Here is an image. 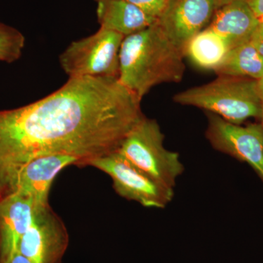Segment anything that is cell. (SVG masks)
Masks as SVG:
<instances>
[{"label":"cell","instance_id":"obj_2","mask_svg":"<svg viewBox=\"0 0 263 263\" xmlns=\"http://www.w3.org/2000/svg\"><path fill=\"white\" fill-rule=\"evenodd\" d=\"M183 57V52L170 41L156 22L124 37L118 79L142 100L157 85L182 81Z\"/></svg>","mask_w":263,"mask_h":263},{"label":"cell","instance_id":"obj_6","mask_svg":"<svg viewBox=\"0 0 263 263\" xmlns=\"http://www.w3.org/2000/svg\"><path fill=\"white\" fill-rule=\"evenodd\" d=\"M113 181L116 193L143 207L164 209L172 201L174 190L162 186L133 165L119 152H114L89 162Z\"/></svg>","mask_w":263,"mask_h":263},{"label":"cell","instance_id":"obj_12","mask_svg":"<svg viewBox=\"0 0 263 263\" xmlns=\"http://www.w3.org/2000/svg\"><path fill=\"white\" fill-rule=\"evenodd\" d=\"M259 23L247 1H235L218 8L208 27L231 50L250 41Z\"/></svg>","mask_w":263,"mask_h":263},{"label":"cell","instance_id":"obj_7","mask_svg":"<svg viewBox=\"0 0 263 263\" xmlns=\"http://www.w3.org/2000/svg\"><path fill=\"white\" fill-rule=\"evenodd\" d=\"M205 114V138L211 146L248 164L263 182V128L260 123L241 126L227 122L216 114Z\"/></svg>","mask_w":263,"mask_h":263},{"label":"cell","instance_id":"obj_15","mask_svg":"<svg viewBox=\"0 0 263 263\" xmlns=\"http://www.w3.org/2000/svg\"><path fill=\"white\" fill-rule=\"evenodd\" d=\"M218 76L263 79V57L249 41L230 50L224 61L214 70Z\"/></svg>","mask_w":263,"mask_h":263},{"label":"cell","instance_id":"obj_21","mask_svg":"<svg viewBox=\"0 0 263 263\" xmlns=\"http://www.w3.org/2000/svg\"><path fill=\"white\" fill-rule=\"evenodd\" d=\"M257 81H258L259 95H260L261 103H262V114H261V117L259 119L261 120L260 124L263 128V79Z\"/></svg>","mask_w":263,"mask_h":263},{"label":"cell","instance_id":"obj_18","mask_svg":"<svg viewBox=\"0 0 263 263\" xmlns=\"http://www.w3.org/2000/svg\"><path fill=\"white\" fill-rule=\"evenodd\" d=\"M256 49L263 57V22L259 23L250 40Z\"/></svg>","mask_w":263,"mask_h":263},{"label":"cell","instance_id":"obj_23","mask_svg":"<svg viewBox=\"0 0 263 263\" xmlns=\"http://www.w3.org/2000/svg\"><path fill=\"white\" fill-rule=\"evenodd\" d=\"M259 21H260V22H263V17H262V18H261L260 19H259Z\"/></svg>","mask_w":263,"mask_h":263},{"label":"cell","instance_id":"obj_19","mask_svg":"<svg viewBox=\"0 0 263 263\" xmlns=\"http://www.w3.org/2000/svg\"><path fill=\"white\" fill-rule=\"evenodd\" d=\"M247 3L254 14L260 19L263 17V0H247Z\"/></svg>","mask_w":263,"mask_h":263},{"label":"cell","instance_id":"obj_13","mask_svg":"<svg viewBox=\"0 0 263 263\" xmlns=\"http://www.w3.org/2000/svg\"><path fill=\"white\" fill-rule=\"evenodd\" d=\"M97 3V17L100 27L124 37L148 28L157 22L155 17L123 0H101Z\"/></svg>","mask_w":263,"mask_h":263},{"label":"cell","instance_id":"obj_9","mask_svg":"<svg viewBox=\"0 0 263 263\" xmlns=\"http://www.w3.org/2000/svg\"><path fill=\"white\" fill-rule=\"evenodd\" d=\"M216 10L214 0H166L157 23L183 52L190 39L209 27Z\"/></svg>","mask_w":263,"mask_h":263},{"label":"cell","instance_id":"obj_20","mask_svg":"<svg viewBox=\"0 0 263 263\" xmlns=\"http://www.w3.org/2000/svg\"><path fill=\"white\" fill-rule=\"evenodd\" d=\"M5 263H31L28 259L18 252Z\"/></svg>","mask_w":263,"mask_h":263},{"label":"cell","instance_id":"obj_11","mask_svg":"<svg viewBox=\"0 0 263 263\" xmlns=\"http://www.w3.org/2000/svg\"><path fill=\"white\" fill-rule=\"evenodd\" d=\"M36 206L31 197L18 193L0 199V263L18 253L20 240L32 223Z\"/></svg>","mask_w":263,"mask_h":263},{"label":"cell","instance_id":"obj_5","mask_svg":"<svg viewBox=\"0 0 263 263\" xmlns=\"http://www.w3.org/2000/svg\"><path fill=\"white\" fill-rule=\"evenodd\" d=\"M124 36L100 27L73 41L60 56L62 70L70 78L119 77V54Z\"/></svg>","mask_w":263,"mask_h":263},{"label":"cell","instance_id":"obj_1","mask_svg":"<svg viewBox=\"0 0 263 263\" xmlns=\"http://www.w3.org/2000/svg\"><path fill=\"white\" fill-rule=\"evenodd\" d=\"M141 100L118 78H70L37 101L0 110V199L29 161L67 155L80 167L119 149L144 117Z\"/></svg>","mask_w":263,"mask_h":263},{"label":"cell","instance_id":"obj_17","mask_svg":"<svg viewBox=\"0 0 263 263\" xmlns=\"http://www.w3.org/2000/svg\"><path fill=\"white\" fill-rule=\"evenodd\" d=\"M95 1L98 2L101 0H95ZM123 1L127 2L139 7L148 14L157 18L163 9L166 0H123Z\"/></svg>","mask_w":263,"mask_h":263},{"label":"cell","instance_id":"obj_16","mask_svg":"<svg viewBox=\"0 0 263 263\" xmlns=\"http://www.w3.org/2000/svg\"><path fill=\"white\" fill-rule=\"evenodd\" d=\"M25 37L22 32L0 23V62L12 63L22 56Z\"/></svg>","mask_w":263,"mask_h":263},{"label":"cell","instance_id":"obj_4","mask_svg":"<svg viewBox=\"0 0 263 263\" xmlns=\"http://www.w3.org/2000/svg\"><path fill=\"white\" fill-rule=\"evenodd\" d=\"M164 141V135L159 123L144 117L126 137L117 152L157 183L174 190L184 166L179 154L167 149Z\"/></svg>","mask_w":263,"mask_h":263},{"label":"cell","instance_id":"obj_22","mask_svg":"<svg viewBox=\"0 0 263 263\" xmlns=\"http://www.w3.org/2000/svg\"><path fill=\"white\" fill-rule=\"evenodd\" d=\"M216 3V8H219L224 5L229 4V3H233L235 1H247V0H214Z\"/></svg>","mask_w":263,"mask_h":263},{"label":"cell","instance_id":"obj_10","mask_svg":"<svg viewBox=\"0 0 263 263\" xmlns=\"http://www.w3.org/2000/svg\"><path fill=\"white\" fill-rule=\"evenodd\" d=\"M71 165L80 167V162L67 155H48L29 161L19 171L11 194L31 197L36 205L48 203L52 183L60 172ZM10 194V195H11Z\"/></svg>","mask_w":263,"mask_h":263},{"label":"cell","instance_id":"obj_14","mask_svg":"<svg viewBox=\"0 0 263 263\" xmlns=\"http://www.w3.org/2000/svg\"><path fill=\"white\" fill-rule=\"evenodd\" d=\"M226 42L209 27L197 33L185 46L184 57L197 67L215 70L229 52Z\"/></svg>","mask_w":263,"mask_h":263},{"label":"cell","instance_id":"obj_8","mask_svg":"<svg viewBox=\"0 0 263 263\" xmlns=\"http://www.w3.org/2000/svg\"><path fill=\"white\" fill-rule=\"evenodd\" d=\"M69 241L65 223L49 203L37 205L32 223L20 240L18 252L31 263H61Z\"/></svg>","mask_w":263,"mask_h":263},{"label":"cell","instance_id":"obj_3","mask_svg":"<svg viewBox=\"0 0 263 263\" xmlns=\"http://www.w3.org/2000/svg\"><path fill=\"white\" fill-rule=\"evenodd\" d=\"M173 100L179 105L216 114L235 124L252 118L260 119L262 114L258 81L248 78L218 76L208 84L180 91Z\"/></svg>","mask_w":263,"mask_h":263}]
</instances>
